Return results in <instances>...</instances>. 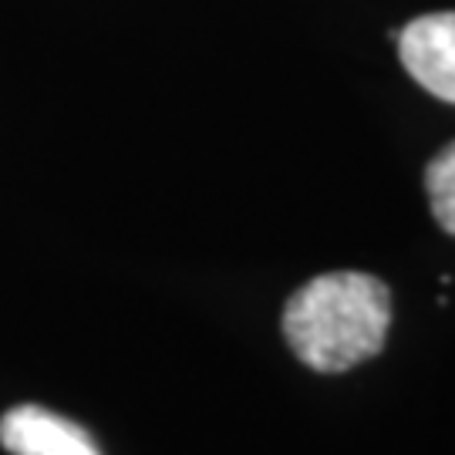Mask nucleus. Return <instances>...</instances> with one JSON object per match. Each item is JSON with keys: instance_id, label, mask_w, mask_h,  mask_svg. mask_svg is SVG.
I'll list each match as a JSON object with an SVG mask.
<instances>
[{"instance_id": "obj_1", "label": "nucleus", "mask_w": 455, "mask_h": 455, "mask_svg": "<svg viewBox=\"0 0 455 455\" xmlns=\"http://www.w3.org/2000/svg\"><path fill=\"white\" fill-rule=\"evenodd\" d=\"M391 324V293L371 274L334 270L307 280L283 307V338L307 368L338 374L374 358Z\"/></svg>"}, {"instance_id": "obj_2", "label": "nucleus", "mask_w": 455, "mask_h": 455, "mask_svg": "<svg viewBox=\"0 0 455 455\" xmlns=\"http://www.w3.org/2000/svg\"><path fill=\"white\" fill-rule=\"evenodd\" d=\"M398 58L428 95L455 105V11L405 24L398 34Z\"/></svg>"}, {"instance_id": "obj_3", "label": "nucleus", "mask_w": 455, "mask_h": 455, "mask_svg": "<svg viewBox=\"0 0 455 455\" xmlns=\"http://www.w3.org/2000/svg\"><path fill=\"white\" fill-rule=\"evenodd\" d=\"M0 445L11 455H101L78 422L41 405H17L0 419Z\"/></svg>"}, {"instance_id": "obj_4", "label": "nucleus", "mask_w": 455, "mask_h": 455, "mask_svg": "<svg viewBox=\"0 0 455 455\" xmlns=\"http://www.w3.org/2000/svg\"><path fill=\"white\" fill-rule=\"evenodd\" d=\"M425 193L439 227L455 236V142L442 148L425 169Z\"/></svg>"}]
</instances>
